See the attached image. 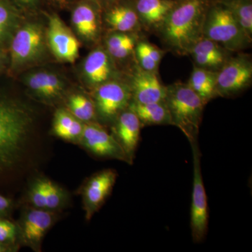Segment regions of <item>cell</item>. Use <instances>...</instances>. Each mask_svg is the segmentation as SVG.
Instances as JSON below:
<instances>
[{"instance_id": "6da1fadb", "label": "cell", "mask_w": 252, "mask_h": 252, "mask_svg": "<svg viewBox=\"0 0 252 252\" xmlns=\"http://www.w3.org/2000/svg\"><path fill=\"white\" fill-rule=\"evenodd\" d=\"M32 124L30 111L22 104L0 97V172L19 162L27 145Z\"/></svg>"}, {"instance_id": "7a4b0ae2", "label": "cell", "mask_w": 252, "mask_h": 252, "mask_svg": "<svg viewBox=\"0 0 252 252\" xmlns=\"http://www.w3.org/2000/svg\"><path fill=\"white\" fill-rule=\"evenodd\" d=\"M207 0H182L164 20L167 41L179 51H188L200 39L203 30Z\"/></svg>"}, {"instance_id": "3957f363", "label": "cell", "mask_w": 252, "mask_h": 252, "mask_svg": "<svg viewBox=\"0 0 252 252\" xmlns=\"http://www.w3.org/2000/svg\"><path fill=\"white\" fill-rule=\"evenodd\" d=\"M165 102L172 125L179 127L189 142L198 139L205 104L195 91L189 84L177 83L167 87Z\"/></svg>"}, {"instance_id": "277c9868", "label": "cell", "mask_w": 252, "mask_h": 252, "mask_svg": "<svg viewBox=\"0 0 252 252\" xmlns=\"http://www.w3.org/2000/svg\"><path fill=\"white\" fill-rule=\"evenodd\" d=\"M203 30L208 39L230 49H241L250 41L225 4L216 5L209 11Z\"/></svg>"}, {"instance_id": "5b68a950", "label": "cell", "mask_w": 252, "mask_h": 252, "mask_svg": "<svg viewBox=\"0 0 252 252\" xmlns=\"http://www.w3.org/2000/svg\"><path fill=\"white\" fill-rule=\"evenodd\" d=\"M193 152V180L190 209V228L195 243H201L208 230L209 208L201 170V153L198 139L189 142Z\"/></svg>"}, {"instance_id": "8992f818", "label": "cell", "mask_w": 252, "mask_h": 252, "mask_svg": "<svg viewBox=\"0 0 252 252\" xmlns=\"http://www.w3.org/2000/svg\"><path fill=\"white\" fill-rule=\"evenodd\" d=\"M44 52V35L39 25L28 23L20 28L11 44V63L19 67L36 61Z\"/></svg>"}, {"instance_id": "52a82bcc", "label": "cell", "mask_w": 252, "mask_h": 252, "mask_svg": "<svg viewBox=\"0 0 252 252\" xmlns=\"http://www.w3.org/2000/svg\"><path fill=\"white\" fill-rule=\"evenodd\" d=\"M132 97L129 88L117 81H106L94 93V107L104 120L116 119L128 107Z\"/></svg>"}, {"instance_id": "ba28073f", "label": "cell", "mask_w": 252, "mask_h": 252, "mask_svg": "<svg viewBox=\"0 0 252 252\" xmlns=\"http://www.w3.org/2000/svg\"><path fill=\"white\" fill-rule=\"evenodd\" d=\"M79 143L96 157L117 159L129 164L125 152L114 135L98 124H84Z\"/></svg>"}, {"instance_id": "9c48e42d", "label": "cell", "mask_w": 252, "mask_h": 252, "mask_svg": "<svg viewBox=\"0 0 252 252\" xmlns=\"http://www.w3.org/2000/svg\"><path fill=\"white\" fill-rule=\"evenodd\" d=\"M117 179V172L107 169L97 172L87 180L82 191L86 220H90L104 205L112 193Z\"/></svg>"}, {"instance_id": "30bf717a", "label": "cell", "mask_w": 252, "mask_h": 252, "mask_svg": "<svg viewBox=\"0 0 252 252\" xmlns=\"http://www.w3.org/2000/svg\"><path fill=\"white\" fill-rule=\"evenodd\" d=\"M252 77V63L245 58L230 61L217 75L216 93L233 95L249 86Z\"/></svg>"}, {"instance_id": "8fae6325", "label": "cell", "mask_w": 252, "mask_h": 252, "mask_svg": "<svg viewBox=\"0 0 252 252\" xmlns=\"http://www.w3.org/2000/svg\"><path fill=\"white\" fill-rule=\"evenodd\" d=\"M47 36L50 48L58 59L69 63L76 61L79 56V41L56 15L49 17Z\"/></svg>"}, {"instance_id": "7c38bea8", "label": "cell", "mask_w": 252, "mask_h": 252, "mask_svg": "<svg viewBox=\"0 0 252 252\" xmlns=\"http://www.w3.org/2000/svg\"><path fill=\"white\" fill-rule=\"evenodd\" d=\"M56 220V215L49 210L32 209L21 220L18 233L23 243L34 250L40 249L41 241Z\"/></svg>"}, {"instance_id": "4fadbf2b", "label": "cell", "mask_w": 252, "mask_h": 252, "mask_svg": "<svg viewBox=\"0 0 252 252\" xmlns=\"http://www.w3.org/2000/svg\"><path fill=\"white\" fill-rule=\"evenodd\" d=\"M142 127L138 117L129 107L127 110L123 111L117 118L113 135L125 152L130 165L133 162L140 142Z\"/></svg>"}, {"instance_id": "5bb4252c", "label": "cell", "mask_w": 252, "mask_h": 252, "mask_svg": "<svg viewBox=\"0 0 252 252\" xmlns=\"http://www.w3.org/2000/svg\"><path fill=\"white\" fill-rule=\"evenodd\" d=\"M132 102L147 104L165 102L167 87H164L154 72L144 70L137 73L132 81Z\"/></svg>"}, {"instance_id": "9a60e30c", "label": "cell", "mask_w": 252, "mask_h": 252, "mask_svg": "<svg viewBox=\"0 0 252 252\" xmlns=\"http://www.w3.org/2000/svg\"><path fill=\"white\" fill-rule=\"evenodd\" d=\"M25 82L34 94L44 99L57 98L64 91V84L61 78L54 73L45 71L28 74Z\"/></svg>"}, {"instance_id": "2e32d148", "label": "cell", "mask_w": 252, "mask_h": 252, "mask_svg": "<svg viewBox=\"0 0 252 252\" xmlns=\"http://www.w3.org/2000/svg\"><path fill=\"white\" fill-rule=\"evenodd\" d=\"M112 69L108 55L101 49L93 51L86 58L83 67L88 81L97 86L108 80L112 76Z\"/></svg>"}, {"instance_id": "e0dca14e", "label": "cell", "mask_w": 252, "mask_h": 252, "mask_svg": "<svg viewBox=\"0 0 252 252\" xmlns=\"http://www.w3.org/2000/svg\"><path fill=\"white\" fill-rule=\"evenodd\" d=\"M84 124L70 112L60 109L55 114L53 134L56 137L74 143H79Z\"/></svg>"}, {"instance_id": "ac0fdd59", "label": "cell", "mask_w": 252, "mask_h": 252, "mask_svg": "<svg viewBox=\"0 0 252 252\" xmlns=\"http://www.w3.org/2000/svg\"><path fill=\"white\" fill-rule=\"evenodd\" d=\"M144 126L172 125L171 118L165 102L141 104L131 102L128 106Z\"/></svg>"}, {"instance_id": "d6986e66", "label": "cell", "mask_w": 252, "mask_h": 252, "mask_svg": "<svg viewBox=\"0 0 252 252\" xmlns=\"http://www.w3.org/2000/svg\"><path fill=\"white\" fill-rule=\"evenodd\" d=\"M72 22L78 34L89 40H92L98 32L97 13L89 3H81L74 9Z\"/></svg>"}, {"instance_id": "ffe728a7", "label": "cell", "mask_w": 252, "mask_h": 252, "mask_svg": "<svg viewBox=\"0 0 252 252\" xmlns=\"http://www.w3.org/2000/svg\"><path fill=\"white\" fill-rule=\"evenodd\" d=\"M175 4L172 0H137L136 11L144 23L154 26L163 22Z\"/></svg>"}, {"instance_id": "44dd1931", "label": "cell", "mask_w": 252, "mask_h": 252, "mask_svg": "<svg viewBox=\"0 0 252 252\" xmlns=\"http://www.w3.org/2000/svg\"><path fill=\"white\" fill-rule=\"evenodd\" d=\"M216 81L215 73L201 68H195L189 85L205 104L216 95Z\"/></svg>"}, {"instance_id": "7402d4cb", "label": "cell", "mask_w": 252, "mask_h": 252, "mask_svg": "<svg viewBox=\"0 0 252 252\" xmlns=\"http://www.w3.org/2000/svg\"><path fill=\"white\" fill-rule=\"evenodd\" d=\"M106 19L114 29L119 32L125 33L132 31L137 26L139 16L136 9L122 5L111 9L107 13Z\"/></svg>"}, {"instance_id": "603a6c76", "label": "cell", "mask_w": 252, "mask_h": 252, "mask_svg": "<svg viewBox=\"0 0 252 252\" xmlns=\"http://www.w3.org/2000/svg\"><path fill=\"white\" fill-rule=\"evenodd\" d=\"M224 4L228 6L239 26L250 39L252 34L251 0H230Z\"/></svg>"}, {"instance_id": "cb8c5ba5", "label": "cell", "mask_w": 252, "mask_h": 252, "mask_svg": "<svg viewBox=\"0 0 252 252\" xmlns=\"http://www.w3.org/2000/svg\"><path fill=\"white\" fill-rule=\"evenodd\" d=\"M68 107L71 114L81 122H90L95 116V107L91 99L77 94L71 96L68 101Z\"/></svg>"}, {"instance_id": "d4e9b609", "label": "cell", "mask_w": 252, "mask_h": 252, "mask_svg": "<svg viewBox=\"0 0 252 252\" xmlns=\"http://www.w3.org/2000/svg\"><path fill=\"white\" fill-rule=\"evenodd\" d=\"M44 210L53 211L63 206L65 202V193L61 187L52 181L43 178Z\"/></svg>"}, {"instance_id": "484cf974", "label": "cell", "mask_w": 252, "mask_h": 252, "mask_svg": "<svg viewBox=\"0 0 252 252\" xmlns=\"http://www.w3.org/2000/svg\"><path fill=\"white\" fill-rule=\"evenodd\" d=\"M16 22L14 10L4 1H0V44L11 32Z\"/></svg>"}, {"instance_id": "4316f807", "label": "cell", "mask_w": 252, "mask_h": 252, "mask_svg": "<svg viewBox=\"0 0 252 252\" xmlns=\"http://www.w3.org/2000/svg\"><path fill=\"white\" fill-rule=\"evenodd\" d=\"M190 51L193 54L206 55V56H215V57L224 59L223 52H222L220 48L217 46L216 42L208 39V38L199 39L195 43V45L190 49Z\"/></svg>"}, {"instance_id": "83f0119b", "label": "cell", "mask_w": 252, "mask_h": 252, "mask_svg": "<svg viewBox=\"0 0 252 252\" xmlns=\"http://www.w3.org/2000/svg\"><path fill=\"white\" fill-rule=\"evenodd\" d=\"M18 233V228L10 220L0 218V242L13 244L16 240Z\"/></svg>"}, {"instance_id": "f1b7e54d", "label": "cell", "mask_w": 252, "mask_h": 252, "mask_svg": "<svg viewBox=\"0 0 252 252\" xmlns=\"http://www.w3.org/2000/svg\"><path fill=\"white\" fill-rule=\"evenodd\" d=\"M136 54H137V59H138L139 62L144 70L154 72L157 69L158 64L154 62L152 58L147 54L142 45V43H140L136 47Z\"/></svg>"}, {"instance_id": "f546056e", "label": "cell", "mask_w": 252, "mask_h": 252, "mask_svg": "<svg viewBox=\"0 0 252 252\" xmlns=\"http://www.w3.org/2000/svg\"><path fill=\"white\" fill-rule=\"evenodd\" d=\"M193 58L198 65L204 67H217L221 64L224 60L222 58L202 54H193Z\"/></svg>"}, {"instance_id": "4dcf8cb0", "label": "cell", "mask_w": 252, "mask_h": 252, "mask_svg": "<svg viewBox=\"0 0 252 252\" xmlns=\"http://www.w3.org/2000/svg\"><path fill=\"white\" fill-rule=\"evenodd\" d=\"M134 47H135V40L133 38L131 37L117 49L109 52V54L116 59H124L132 53Z\"/></svg>"}, {"instance_id": "1f68e13d", "label": "cell", "mask_w": 252, "mask_h": 252, "mask_svg": "<svg viewBox=\"0 0 252 252\" xmlns=\"http://www.w3.org/2000/svg\"><path fill=\"white\" fill-rule=\"evenodd\" d=\"M132 36L127 35L124 32L117 33L109 36L107 41V49L109 53L113 50L117 49L119 46L122 45L126 41L128 40Z\"/></svg>"}, {"instance_id": "d6a6232c", "label": "cell", "mask_w": 252, "mask_h": 252, "mask_svg": "<svg viewBox=\"0 0 252 252\" xmlns=\"http://www.w3.org/2000/svg\"><path fill=\"white\" fill-rule=\"evenodd\" d=\"M142 43L147 54L152 58V59L153 60L154 62L157 63V64H158L160 62V60L162 59V56L160 51L157 49L155 46H152V44H149V43Z\"/></svg>"}, {"instance_id": "836d02e7", "label": "cell", "mask_w": 252, "mask_h": 252, "mask_svg": "<svg viewBox=\"0 0 252 252\" xmlns=\"http://www.w3.org/2000/svg\"><path fill=\"white\" fill-rule=\"evenodd\" d=\"M12 207L11 199L0 195V218L4 217L9 213Z\"/></svg>"}, {"instance_id": "e575fe53", "label": "cell", "mask_w": 252, "mask_h": 252, "mask_svg": "<svg viewBox=\"0 0 252 252\" xmlns=\"http://www.w3.org/2000/svg\"><path fill=\"white\" fill-rule=\"evenodd\" d=\"M12 244L1 243L0 242V252H14L15 248L12 246Z\"/></svg>"}, {"instance_id": "d590c367", "label": "cell", "mask_w": 252, "mask_h": 252, "mask_svg": "<svg viewBox=\"0 0 252 252\" xmlns=\"http://www.w3.org/2000/svg\"><path fill=\"white\" fill-rule=\"evenodd\" d=\"M19 4L26 6H34L37 0H16Z\"/></svg>"}, {"instance_id": "8d00e7d4", "label": "cell", "mask_w": 252, "mask_h": 252, "mask_svg": "<svg viewBox=\"0 0 252 252\" xmlns=\"http://www.w3.org/2000/svg\"><path fill=\"white\" fill-rule=\"evenodd\" d=\"M1 57H0V66H1Z\"/></svg>"}]
</instances>
